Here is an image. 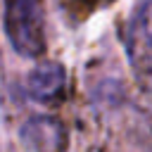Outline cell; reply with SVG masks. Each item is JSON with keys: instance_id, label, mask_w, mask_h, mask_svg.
Returning a JSON list of instances; mask_svg holds the SVG:
<instances>
[{"instance_id": "obj_3", "label": "cell", "mask_w": 152, "mask_h": 152, "mask_svg": "<svg viewBox=\"0 0 152 152\" xmlns=\"http://www.w3.org/2000/svg\"><path fill=\"white\" fill-rule=\"evenodd\" d=\"M19 135L31 152H64L66 147V131L52 116H31Z\"/></svg>"}, {"instance_id": "obj_1", "label": "cell", "mask_w": 152, "mask_h": 152, "mask_svg": "<svg viewBox=\"0 0 152 152\" xmlns=\"http://www.w3.org/2000/svg\"><path fill=\"white\" fill-rule=\"evenodd\" d=\"M5 33L21 57L45 52L43 0H5Z\"/></svg>"}, {"instance_id": "obj_2", "label": "cell", "mask_w": 152, "mask_h": 152, "mask_svg": "<svg viewBox=\"0 0 152 152\" xmlns=\"http://www.w3.org/2000/svg\"><path fill=\"white\" fill-rule=\"evenodd\" d=\"M126 57L138 76H152V0H142L124 28Z\"/></svg>"}, {"instance_id": "obj_4", "label": "cell", "mask_w": 152, "mask_h": 152, "mask_svg": "<svg viewBox=\"0 0 152 152\" xmlns=\"http://www.w3.org/2000/svg\"><path fill=\"white\" fill-rule=\"evenodd\" d=\"M64 88H66V71L59 62H43L26 78L28 97L36 102H43V104L59 100Z\"/></svg>"}]
</instances>
